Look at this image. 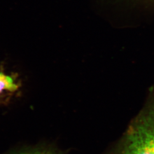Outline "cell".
I'll return each instance as SVG.
<instances>
[{"mask_svg":"<svg viewBox=\"0 0 154 154\" xmlns=\"http://www.w3.org/2000/svg\"><path fill=\"white\" fill-rule=\"evenodd\" d=\"M18 85L13 78L0 72V97L4 92H14L18 89Z\"/></svg>","mask_w":154,"mask_h":154,"instance_id":"obj_3","label":"cell"},{"mask_svg":"<svg viewBox=\"0 0 154 154\" xmlns=\"http://www.w3.org/2000/svg\"><path fill=\"white\" fill-rule=\"evenodd\" d=\"M8 154H66L53 145L42 144L26 147Z\"/></svg>","mask_w":154,"mask_h":154,"instance_id":"obj_2","label":"cell"},{"mask_svg":"<svg viewBox=\"0 0 154 154\" xmlns=\"http://www.w3.org/2000/svg\"><path fill=\"white\" fill-rule=\"evenodd\" d=\"M116 154H154V88L146 103L130 123Z\"/></svg>","mask_w":154,"mask_h":154,"instance_id":"obj_1","label":"cell"}]
</instances>
